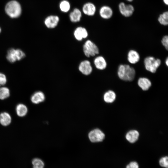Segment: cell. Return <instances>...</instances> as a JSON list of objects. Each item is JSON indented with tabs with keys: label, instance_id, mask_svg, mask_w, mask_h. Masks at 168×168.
<instances>
[{
	"label": "cell",
	"instance_id": "cell-1",
	"mask_svg": "<svg viewBox=\"0 0 168 168\" xmlns=\"http://www.w3.org/2000/svg\"><path fill=\"white\" fill-rule=\"evenodd\" d=\"M135 69L128 64H121L118 67L117 75L123 81H131L135 77Z\"/></svg>",
	"mask_w": 168,
	"mask_h": 168
},
{
	"label": "cell",
	"instance_id": "cell-2",
	"mask_svg": "<svg viewBox=\"0 0 168 168\" xmlns=\"http://www.w3.org/2000/svg\"><path fill=\"white\" fill-rule=\"evenodd\" d=\"M5 11L10 17L16 18L21 14V8L20 4L17 1L12 0L8 2L5 7Z\"/></svg>",
	"mask_w": 168,
	"mask_h": 168
},
{
	"label": "cell",
	"instance_id": "cell-3",
	"mask_svg": "<svg viewBox=\"0 0 168 168\" xmlns=\"http://www.w3.org/2000/svg\"><path fill=\"white\" fill-rule=\"evenodd\" d=\"M161 60L158 58H155L152 56L146 57L144 60V64L145 69L147 71L154 73L161 65Z\"/></svg>",
	"mask_w": 168,
	"mask_h": 168
},
{
	"label": "cell",
	"instance_id": "cell-4",
	"mask_svg": "<svg viewBox=\"0 0 168 168\" xmlns=\"http://www.w3.org/2000/svg\"><path fill=\"white\" fill-rule=\"evenodd\" d=\"M83 51L85 55L88 57L94 56L99 53V49L97 46L89 40L86 41L84 44Z\"/></svg>",
	"mask_w": 168,
	"mask_h": 168
},
{
	"label": "cell",
	"instance_id": "cell-5",
	"mask_svg": "<svg viewBox=\"0 0 168 168\" xmlns=\"http://www.w3.org/2000/svg\"><path fill=\"white\" fill-rule=\"evenodd\" d=\"M88 137L92 142H99L103 140L105 137V135L101 130L96 128L92 130L89 133Z\"/></svg>",
	"mask_w": 168,
	"mask_h": 168
},
{
	"label": "cell",
	"instance_id": "cell-6",
	"mask_svg": "<svg viewBox=\"0 0 168 168\" xmlns=\"http://www.w3.org/2000/svg\"><path fill=\"white\" fill-rule=\"evenodd\" d=\"M119 9L120 13L125 17L131 16L134 11V8L131 4L126 5L124 2H120L119 5Z\"/></svg>",
	"mask_w": 168,
	"mask_h": 168
},
{
	"label": "cell",
	"instance_id": "cell-7",
	"mask_svg": "<svg viewBox=\"0 0 168 168\" xmlns=\"http://www.w3.org/2000/svg\"><path fill=\"white\" fill-rule=\"evenodd\" d=\"M79 71L83 74L88 75L92 71V67L89 61L85 60L81 62L78 67Z\"/></svg>",
	"mask_w": 168,
	"mask_h": 168
},
{
	"label": "cell",
	"instance_id": "cell-8",
	"mask_svg": "<svg viewBox=\"0 0 168 168\" xmlns=\"http://www.w3.org/2000/svg\"><path fill=\"white\" fill-rule=\"evenodd\" d=\"M59 21V17L55 15H50L45 19L44 23L46 26L49 28H54L56 27Z\"/></svg>",
	"mask_w": 168,
	"mask_h": 168
},
{
	"label": "cell",
	"instance_id": "cell-9",
	"mask_svg": "<svg viewBox=\"0 0 168 168\" xmlns=\"http://www.w3.org/2000/svg\"><path fill=\"white\" fill-rule=\"evenodd\" d=\"M74 35L77 40L81 41L83 39L86 38L88 36V34L85 28L82 27H78L74 30Z\"/></svg>",
	"mask_w": 168,
	"mask_h": 168
},
{
	"label": "cell",
	"instance_id": "cell-10",
	"mask_svg": "<svg viewBox=\"0 0 168 168\" xmlns=\"http://www.w3.org/2000/svg\"><path fill=\"white\" fill-rule=\"evenodd\" d=\"M99 14L102 18L108 19L112 16L113 11L111 8L109 6H104L100 8L99 11Z\"/></svg>",
	"mask_w": 168,
	"mask_h": 168
},
{
	"label": "cell",
	"instance_id": "cell-11",
	"mask_svg": "<svg viewBox=\"0 0 168 168\" xmlns=\"http://www.w3.org/2000/svg\"><path fill=\"white\" fill-rule=\"evenodd\" d=\"M140 59L138 53L134 50H129L127 54V59L130 63L134 64L138 63Z\"/></svg>",
	"mask_w": 168,
	"mask_h": 168
},
{
	"label": "cell",
	"instance_id": "cell-12",
	"mask_svg": "<svg viewBox=\"0 0 168 168\" xmlns=\"http://www.w3.org/2000/svg\"><path fill=\"white\" fill-rule=\"evenodd\" d=\"M94 63L96 68L100 70L105 69L107 67V63L105 58L102 56H98L94 59Z\"/></svg>",
	"mask_w": 168,
	"mask_h": 168
},
{
	"label": "cell",
	"instance_id": "cell-13",
	"mask_svg": "<svg viewBox=\"0 0 168 168\" xmlns=\"http://www.w3.org/2000/svg\"><path fill=\"white\" fill-rule=\"evenodd\" d=\"M83 12L88 16H93L96 11V7L92 3L88 2L85 4L82 7Z\"/></svg>",
	"mask_w": 168,
	"mask_h": 168
},
{
	"label": "cell",
	"instance_id": "cell-14",
	"mask_svg": "<svg viewBox=\"0 0 168 168\" xmlns=\"http://www.w3.org/2000/svg\"><path fill=\"white\" fill-rule=\"evenodd\" d=\"M138 84L143 91L147 90L152 85V83L150 80L145 77L139 78L138 80Z\"/></svg>",
	"mask_w": 168,
	"mask_h": 168
},
{
	"label": "cell",
	"instance_id": "cell-15",
	"mask_svg": "<svg viewBox=\"0 0 168 168\" xmlns=\"http://www.w3.org/2000/svg\"><path fill=\"white\" fill-rule=\"evenodd\" d=\"M45 96L44 93L41 91L34 93L31 96V100L35 104H38L43 102L45 100Z\"/></svg>",
	"mask_w": 168,
	"mask_h": 168
},
{
	"label": "cell",
	"instance_id": "cell-16",
	"mask_svg": "<svg viewBox=\"0 0 168 168\" xmlns=\"http://www.w3.org/2000/svg\"><path fill=\"white\" fill-rule=\"evenodd\" d=\"M139 136V133L137 131L132 130L127 133L126 138L129 142L131 143H133L138 140Z\"/></svg>",
	"mask_w": 168,
	"mask_h": 168
},
{
	"label": "cell",
	"instance_id": "cell-17",
	"mask_svg": "<svg viewBox=\"0 0 168 168\" xmlns=\"http://www.w3.org/2000/svg\"><path fill=\"white\" fill-rule=\"evenodd\" d=\"M12 118L10 114L7 112H3L0 114V123L3 126H7L11 123Z\"/></svg>",
	"mask_w": 168,
	"mask_h": 168
},
{
	"label": "cell",
	"instance_id": "cell-18",
	"mask_svg": "<svg viewBox=\"0 0 168 168\" xmlns=\"http://www.w3.org/2000/svg\"><path fill=\"white\" fill-rule=\"evenodd\" d=\"M82 16L81 11L77 8H75L71 12L69 15L70 21L73 22L79 21Z\"/></svg>",
	"mask_w": 168,
	"mask_h": 168
},
{
	"label": "cell",
	"instance_id": "cell-19",
	"mask_svg": "<svg viewBox=\"0 0 168 168\" xmlns=\"http://www.w3.org/2000/svg\"><path fill=\"white\" fill-rule=\"evenodd\" d=\"M7 60L11 63H13L17 60L16 49L11 48L7 52L6 56Z\"/></svg>",
	"mask_w": 168,
	"mask_h": 168
},
{
	"label": "cell",
	"instance_id": "cell-20",
	"mask_svg": "<svg viewBox=\"0 0 168 168\" xmlns=\"http://www.w3.org/2000/svg\"><path fill=\"white\" fill-rule=\"evenodd\" d=\"M116 95L113 91L109 90L105 92L103 98L104 101L108 103H111L115 100Z\"/></svg>",
	"mask_w": 168,
	"mask_h": 168
},
{
	"label": "cell",
	"instance_id": "cell-21",
	"mask_svg": "<svg viewBox=\"0 0 168 168\" xmlns=\"http://www.w3.org/2000/svg\"><path fill=\"white\" fill-rule=\"evenodd\" d=\"M17 114L20 117H23L26 115L28 112L27 107L22 104H18L16 108Z\"/></svg>",
	"mask_w": 168,
	"mask_h": 168
},
{
	"label": "cell",
	"instance_id": "cell-22",
	"mask_svg": "<svg viewBox=\"0 0 168 168\" xmlns=\"http://www.w3.org/2000/svg\"><path fill=\"white\" fill-rule=\"evenodd\" d=\"M160 23L164 26H167L168 24V12H165L160 15L158 18Z\"/></svg>",
	"mask_w": 168,
	"mask_h": 168
},
{
	"label": "cell",
	"instance_id": "cell-23",
	"mask_svg": "<svg viewBox=\"0 0 168 168\" xmlns=\"http://www.w3.org/2000/svg\"><path fill=\"white\" fill-rule=\"evenodd\" d=\"M10 92L9 89L6 87L0 88V99L4 100L9 97Z\"/></svg>",
	"mask_w": 168,
	"mask_h": 168
},
{
	"label": "cell",
	"instance_id": "cell-24",
	"mask_svg": "<svg viewBox=\"0 0 168 168\" xmlns=\"http://www.w3.org/2000/svg\"><path fill=\"white\" fill-rule=\"evenodd\" d=\"M60 10L63 12H67L70 8V4L69 2L65 0L62 1L59 4Z\"/></svg>",
	"mask_w": 168,
	"mask_h": 168
},
{
	"label": "cell",
	"instance_id": "cell-25",
	"mask_svg": "<svg viewBox=\"0 0 168 168\" xmlns=\"http://www.w3.org/2000/svg\"><path fill=\"white\" fill-rule=\"evenodd\" d=\"M33 168H44V163L40 159L38 158L34 159L32 161Z\"/></svg>",
	"mask_w": 168,
	"mask_h": 168
},
{
	"label": "cell",
	"instance_id": "cell-26",
	"mask_svg": "<svg viewBox=\"0 0 168 168\" xmlns=\"http://www.w3.org/2000/svg\"><path fill=\"white\" fill-rule=\"evenodd\" d=\"M160 165L163 167L168 168V158L167 156H164L161 158L159 161Z\"/></svg>",
	"mask_w": 168,
	"mask_h": 168
},
{
	"label": "cell",
	"instance_id": "cell-27",
	"mask_svg": "<svg viewBox=\"0 0 168 168\" xmlns=\"http://www.w3.org/2000/svg\"><path fill=\"white\" fill-rule=\"evenodd\" d=\"M17 60H21L24 58L26 56L25 53L21 50L19 49H16Z\"/></svg>",
	"mask_w": 168,
	"mask_h": 168
},
{
	"label": "cell",
	"instance_id": "cell-28",
	"mask_svg": "<svg viewBox=\"0 0 168 168\" xmlns=\"http://www.w3.org/2000/svg\"><path fill=\"white\" fill-rule=\"evenodd\" d=\"M7 82L6 75L3 73H0V86L5 85Z\"/></svg>",
	"mask_w": 168,
	"mask_h": 168
},
{
	"label": "cell",
	"instance_id": "cell-29",
	"mask_svg": "<svg viewBox=\"0 0 168 168\" xmlns=\"http://www.w3.org/2000/svg\"><path fill=\"white\" fill-rule=\"evenodd\" d=\"M162 45L165 49L167 50L168 49V36L167 35L164 36L162 38L161 41Z\"/></svg>",
	"mask_w": 168,
	"mask_h": 168
},
{
	"label": "cell",
	"instance_id": "cell-30",
	"mask_svg": "<svg viewBox=\"0 0 168 168\" xmlns=\"http://www.w3.org/2000/svg\"><path fill=\"white\" fill-rule=\"evenodd\" d=\"M126 168H139V166L137 162L132 161L127 166Z\"/></svg>",
	"mask_w": 168,
	"mask_h": 168
},
{
	"label": "cell",
	"instance_id": "cell-31",
	"mask_svg": "<svg viewBox=\"0 0 168 168\" xmlns=\"http://www.w3.org/2000/svg\"><path fill=\"white\" fill-rule=\"evenodd\" d=\"M163 0V2L165 4L167 5L168 4V0Z\"/></svg>",
	"mask_w": 168,
	"mask_h": 168
},
{
	"label": "cell",
	"instance_id": "cell-32",
	"mask_svg": "<svg viewBox=\"0 0 168 168\" xmlns=\"http://www.w3.org/2000/svg\"><path fill=\"white\" fill-rule=\"evenodd\" d=\"M165 63H166V65L167 66H168V58L167 57L166 58V59Z\"/></svg>",
	"mask_w": 168,
	"mask_h": 168
},
{
	"label": "cell",
	"instance_id": "cell-33",
	"mask_svg": "<svg viewBox=\"0 0 168 168\" xmlns=\"http://www.w3.org/2000/svg\"><path fill=\"white\" fill-rule=\"evenodd\" d=\"M126 0L128 2H131L133 0Z\"/></svg>",
	"mask_w": 168,
	"mask_h": 168
},
{
	"label": "cell",
	"instance_id": "cell-34",
	"mask_svg": "<svg viewBox=\"0 0 168 168\" xmlns=\"http://www.w3.org/2000/svg\"><path fill=\"white\" fill-rule=\"evenodd\" d=\"M1 29L0 27V33L1 32Z\"/></svg>",
	"mask_w": 168,
	"mask_h": 168
}]
</instances>
